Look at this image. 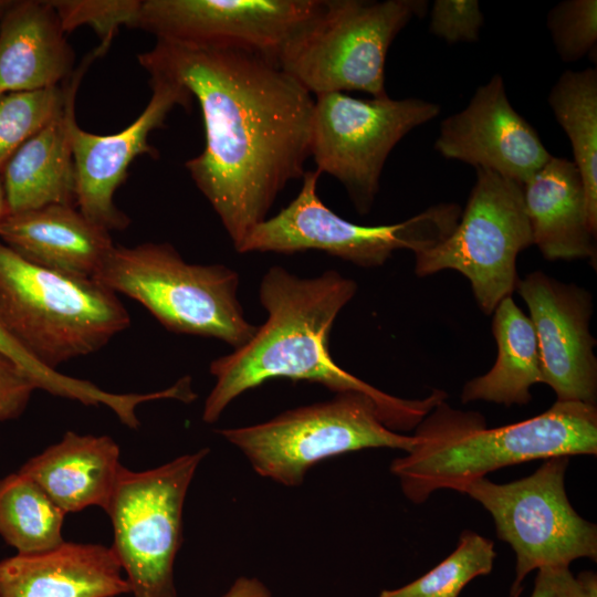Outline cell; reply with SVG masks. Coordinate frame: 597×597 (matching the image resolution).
Masks as SVG:
<instances>
[{
  "label": "cell",
  "instance_id": "cell-1",
  "mask_svg": "<svg viewBox=\"0 0 597 597\" xmlns=\"http://www.w3.org/2000/svg\"><path fill=\"white\" fill-rule=\"evenodd\" d=\"M137 60L198 101L205 148L185 167L238 251L306 171L313 95L277 62L248 50L156 39Z\"/></svg>",
  "mask_w": 597,
  "mask_h": 597
},
{
  "label": "cell",
  "instance_id": "cell-2",
  "mask_svg": "<svg viewBox=\"0 0 597 597\" xmlns=\"http://www.w3.org/2000/svg\"><path fill=\"white\" fill-rule=\"evenodd\" d=\"M356 291V282L335 270L301 277L282 266L270 268L259 289L268 318L247 344L210 363L214 385L202 420L213 423L234 399L268 380L290 379L317 383L335 394H366L378 404L389 429H415L446 400L443 390L433 389L422 399L396 397L346 371L331 356L332 327Z\"/></svg>",
  "mask_w": 597,
  "mask_h": 597
},
{
  "label": "cell",
  "instance_id": "cell-3",
  "mask_svg": "<svg viewBox=\"0 0 597 597\" xmlns=\"http://www.w3.org/2000/svg\"><path fill=\"white\" fill-rule=\"evenodd\" d=\"M416 444L390 471L405 496L423 503L438 490L458 489L492 471L537 459L597 453V407L555 401L546 411L488 428L475 411L439 402L415 428Z\"/></svg>",
  "mask_w": 597,
  "mask_h": 597
},
{
  "label": "cell",
  "instance_id": "cell-4",
  "mask_svg": "<svg viewBox=\"0 0 597 597\" xmlns=\"http://www.w3.org/2000/svg\"><path fill=\"white\" fill-rule=\"evenodd\" d=\"M129 324L113 291L94 279L33 264L0 240V328L42 366L57 371L100 350Z\"/></svg>",
  "mask_w": 597,
  "mask_h": 597
},
{
  "label": "cell",
  "instance_id": "cell-5",
  "mask_svg": "<svg viewBox=\"0 0 597 597\" xmlns=\"http://www.w3.org/2000/svg\"><path fill=\"white\" fill-rule=\"evenodd\" d=\"M94 280L137 301L176 334L216 338L235 349L258 329L239 301L235 270L189 263L166 242L114 245Z\"/></svg>",
  "mask_w": 597,
  "mask_h": 597
},
{
  "label": "cell",
  "instance_id": "cell-6",
  "mask_svg": "<svg viewBox=\"0 0 597 597\" xmlns=\"http://www.w3.org/2000/svg\"><path fill=\"white\" fill-rule=\"evenodd\" d=\"M426 0H324L279 65L315 96L360 91L387 96L385 63L398 33L428 12Z\"/></svg>",
  "mask_w": 597,
  "mask_h": 597
},
{
  "label": "cell",
  "instance_id": "cell-7",
  "mask_svg": "<svg viewBox=\"0 0 597 597\" xmlns=\"http://www.w3.org/2000/svg\"><path fill=\"white\" fill-rule=\"evenodd\" d=\"M218 433L245 455L259 475L285 486L301 485L313 465L335 455L370 448L409 452L416 444L413 434L389 429L378 404L358 391Z\"/></svg>",
  "mask_w": 597,
  "mask_h": 597
},
{
  "label": "cell",
  "instance_id": "cell-8",
  "mask_svg": "<svg viewBox=\"0 0 597 597\" xmlns=\"http://www.w3.org/2000/svg\"><path fill=\"white\" fill-rule=\"evenodd\" d=\"M317 170H306L297 196L280 212L259 223L237 252L294 254L317 250L363 268H377L397 250L415 254L443 241L457 226L462 208L433 205L394 224L363 226L336 214L317 193Z\"/></svg>",
  "mask_w": 597,
  "mask_h": 597
},
{
  "label": "cell",
  "instance_id": "cell-9",
  "mask_svg": "<svg viewBox=\"0 0 597 597\" xmlns=\"http://www.w3.org/2000/svg\"><path fill=\"white\" fill-rule=\"evenodd\" d=\"M568 463L569 457H553L525 478L509 483L479 478L457 491L491 514L498 537L514 551L512 587L534 569L597 559V526L575 511L565 490Z\"/></svg>",
  "mask_w": 597,
  "mask_h": 597
},
{
  "label": "cell",
  "instance_id": "cell-10",
  "mask_svg": "<svg viewBox=\"0 0 597 597\" xmlns=\"http://www.w3.org/2000/svg\"><path fill=\"white\" fill-rule=\"evenodd\" d=\"M475 182L452 232L436 247L415 254V273L444 270L470 282L485 315L516 291L517 255L533 245L522 185L488 169H475Z\"/></svg>",
  "mask_w": 597,
  "mask_h": 597
},
{
  "label": "cell",
  "instance_id": "cell-11",
  "mask_svg": "<svg viewBox=\"0 0 597 597\" xmlns=\"http://www.w3.org/2000/svg\"><path fill=\"white\" fill-rule=\"evenodd\" d=\"M208 453L203 448L140 472L122 467L105 512L114 528L112 547L134 597H177L174 564L185 499Z\"/></svg>",
  "mask_w": 597,
  "mask_h": 597
},
{
  "label": "cell",
  "instance_id": "cell-12",
  "mask_svg": "<svg viewBox=\"0 0 597 597\" xmlns=\"http://www.w3.org/2000/svg\"><path fill=\"white\" fill-rule=\"evenodd\" d=\"M440 114L436 103L416 97L356 98L327 93L314 98L310 156L316 170L337 179L356 211H370L385 163L412 129Z\"/></svg>",
  "mask_w": 597,
  "mask_h": 597
},
{
  "label": "cell",
  "instance_id": "cell-13",
  "mask_svg": "<svg viewBox=\"0 0 597 597\" xmlns=\"http://www.w3.org/2000/svg\"><path fill=\"white\" fill-rule=\"evenodd\" d=\"M324 0H143L135 28L178 43L234 48L279 63Z\"/></svg>",
  "mask_w": 597,
  "mask_h": 597
},
{
  "label": "cell",
  "instance_id": "cell-14",
  "mask_svg": "<svg viewBox=\"0 0 597 597\" xmlns=\"http://www.w3.org/2000/svg\"><path fill=\"white\" fill-rule=\"evenodd\" d=\"M148 74L150 100L123 130L97 135L82 129L75 119L71 124L75 206L85 218L107 231L123 230L130 223L128 216L114 203V195L127 179L136 157H158L156 148L148 143L150 133L165 127L174 107L188 108L193 100L177 81L158 73Z\"/></svg>",
  "mask_w": 597,
  "mask_h": 597
},
{
  "label": "cell",
  "instance_id": "cell-15",
  "mask_svg": "<svg viewBox=\"0 0 597 597\" xmlns=\"http://www.w3.org/2000/svg\"><path fill=\"white\" fill-rule=\"evenodd\" d=\"M516 291L527 305L535 331L543 384L554 390L556 401L596 406L597 358L596 339L589 331L590 293L542 271L519 280Z\"/></svg>",
  "mask_w": 597,
  "mask_h": 597
},
{
  "label": "cell",
  "instance_id": "cell-16",
  "mask_svg": "<svg viewBox=\"0 0 597 597\" xmlns=\"http://www.w3.org/2000/svg\"><path fill=\"white\" fill-rule=\"evenodd\" d=\"M433 148L446 159L494 171L520 185L552 156L511 105L500 74L480 85L462 111L440 123Z\"/></svg>",
  "mask_w": 597,
  "mask_h": 597
},
{
  "label": "cell",
  "instance_id": "cell-17",
  "mask_svg": "<svg viewBox=\"0 0 597 597\" xmlns=\"http://www.w3.org/2000/svg\"><path fill=\"white\" fill-rule=\"evenodd\" d=\"M96 57V52L92 51L66 82L62 112L27 140L0 170L9 214L50 205L75 206L71 124L75 119L81 80Z\"/></svg>",
  "mask_w": 597,
  "mask_h": 597
},
{
  "label": "cell",
  "instance_id": "cell-18",
  "mask_svg": "<svg viewBox=\"0 0 597 597\" xmlns=\"http://www.w3.org/2000/svg\"><path fill=\"white\" fill-rule=\"evenodd\" d=\"M113 549L64 542L0 561V597H115L130 593Z\"/></svg>",
  "mask_w": 597,
  "mask_h": 597
},
{
  "label": "cell",
  "instance_id": "cell-19",
  "mask_svg": "<svg viewBox=\"0 0 597 597\" xmlns=\"http://www.w3.org/2000/svg\"><path fill=\"white\" fill-rule=\"evenodd\" d=\"M0 240L33 264L85 279H94L115 245L109 231L71 205L8 214Z\"/></svg>",
  "mask_w": 597,
  "mask_h": 597
},
{
  "label": "cell",
  "instance_id": "cell-20",
  "mask_svg": "<svg viewBox=\"0 0 597 597\" xmlns=\"http://www.w3.org/2000/svg\"><path fill=\"white\" fill-rule=\"evenodd\" d=\"M74 63L51 2L12 0L0 15V93L61 86Z\"/></svg>",
  "mask_w": 597,
  "mask_h": 597
},
{
  "label": "cell",
  "instance_id": "cell-21",
  "mask_svg": "<svg viewBox=\"0 0 597 597\" xmlns=\"http://www.w3.org/2000/svg\"><path fill=\"white\" fill-rule=\"evenodd\" d=\"M522 189L533 245L542 255L549 261L587 259L596 268V233L574 161L551 156Z\"/></svg>",
  "mask_w": 597,
  "mask_h": 597
},
{
  "label": "cell",
  "instance_id": "cell-22",
  "mask_svg": "<svg viewBox=\"0 0 597 597\" xmlns=\"http://www.w3.org/2000/svg\"><path fill=\"white\" fill-rule=\"evenodd\" d=\"M122 467L119 448L111 437L67 431L18 472L32 479L66 514L92 505L106 511Z\"/></svg>",
  "mask_w": 597,
  "mask_h": 597
},
{
  "label": "cell",
  "instance_id": "cell-23",
  "mask_svg": "<svg viewBox=\"0 0 597 597\" xmlns=\"http://www.w3.org/2000/svg\"><path fill=\"white\" fill-rule=\"evenodd\" d=\"M492 333L498 347L494 365L465 383L461 401L525 406L532 400L531 388L543 383V376L533 324L512 296L494 310Z\"/></svg>",
  "mask_w": 597,
  "mask_h": 597
},
{
  "label": "cell",
  "instance_id": "cell-24",
  "mask_svg": "<svg viewBox=\"0 0 597 597\" xmlns=\"http://www.w3.org/2000/svg\"><path fill=\"white\" fill-rule=\"evenodd\" d=\"M548 105L568 136L586 196L588 222L597 233V70H566L552 86Z\"/></svg>",
  "mask_w": 597,
  "mask_h": 597
},
{
  "label": "cell",
  "instance_id": "cell-25",
  "mask_svg": "<svg viewBox=\"0 0 597 597\" xmlns=\"http://www.w3.org/2000/svg\"><path fill=\"white\" fill-rule=\"evenodd\" d=\"M65 513L29 476L0 479V535L17 554L32 555L64 543Z\"/></svg>",
  "mask_w": 597,
  "mask_h": 597
},
{
  "label": "cell",
  "instance_id": "cell-26",
  "mask_svg": "<svg viewBox=\"0 0 597 597\" xmlns=\"http://www.w3.org/2000/svg\"><path fill=\"white\" fill-rule=\"evenodd\" d=\"M496 557L494 543L471 530L460 534L455 549L418 579L378 597H458L465 585L491 573Z\"/></svg>",
  "mask_w": 597,
  "mask_h": 597
},
{
  "label": "cell",
  "instance_id": "cell-27",
  "mask_svg": "<svg viewBox=\"0 0 597 597\" xmlns=\"http://www.w3.org/2000/svg\"><path fill=\"white\" fill-rule=\"evenodd\" d=\"M66 83L51 88L0 93V170L8 159L63 109Z\"/></svg>",
  "mask_w": 597,
  "mask_h": 597
},
{
  "label": "cell",
  "instance_id": "cell-28",
  "mask_svg": "<svg viewBox=\"0 0 597 597\" xmlns=\"http://www.w3.org/2000/svg\"><path fill=\"white\" fill-rule=\"evenodd\" d=\"M65 33L91 27L100 38L96 51L102 56L119 27L135 28L140 0H50Z\"/></svg>",
  "mask_w": 597,
  "mask_h": 597
},
{
  "label": "cell",
  "instance_id": "cell-29",
  "mask_svg": "<svg viewBox=\"0 0 597 597\" xmlns=\"http://www.w3.org/2000/svg\"><path fill=\"white\" fill-rule=\"evenodd\" d=\"M546 25L562 61L576 62L596 52V0H564L555 4L546 15Z\"/></svg>",
  "mask_w": 597,
  "mask_h": 597
},
{
  "label": "cell",
  "instance_id": "cell-30",
  "mask_svg": "<svg viewBox=\"0 0 597 597\" xmlns=\"http://www.w3.org/2000/svg\"><path fill=\"white\" fill-rule=\"evenodd\" d=\"M0 353L11 358L30 377L36 389L77 400L84 405L93 404L98 396L96 385L42 366L21 349L1 328Z\"/></svg>",
  "mask_w": 597,
  "mask_h": 597
},
{
  "label": "cell",
  "instance_id": "cell-31",
  "mask_svg": "<svg viewBox=\"0 0 597 597\" xmlns=\"http://www.w3.org/2000/svg\"><path fill=\"white\" fill-rule=\"evenodd\" d=\"M484 23L478 0H436L429 32L448 43L476 42Z\"/></svg>",
  "mask_w": 597,
  "mask_h": 597
},
{
  "label": "cell",
  "instance_id": "cell-32",
  "mask_svg": "<svg viewBox=\"0 0 597 597\" xmlns=\"http://www.w3.org/2000/svg\"><path fill=\"white\" fill-rule=\"evenodd\" d=\"M531 597H597V575H574L567 566L543 567L537 569Z\"/></svg>",
  "mask_w": 597,
  "mask_h": 597
},
{
  "label": "cell",
  "instance_id": "cell-33",
  "mask_svg": "<svg viewBox=\"0 0 597 597\" xmlns=\"http://www.w3.org/2000/svg\"><path fill=\"white\" fill-rule=\"evenodd\" d=\"M35 389L30 377L0 353V422L22 415Z\"/></svg>",
  "mask_w": 597,
  "mask_h": 597
},
{
  "label": "cell",
  "instance_id": "cell-34",
  "mask_svg": "<svg viewBox=\"0 0 597 597\" xmlns=\"http://www.w3.org/2000/svg\"><path fill=\"white\" fill-rule=\"evenodd\" d=\"M223 597H273V595L260 579L241 576Z\"/></svg>",
  "mask_w": 597,
  "mask_h": 597
},
{
  "label": "cell",
  "instance_id": "cell-35",
  "mask_svg": "<svg viewBox=\"0 0 597 597\" xmlns=\"http://www.w3.org/2000/svg\"><path fill=\"white\" fill-rule=\"evenodd\" d=\"M9 214L7 199L2 186V181L0 178V222Z\"/></svg>",
  "mask_w": 597,
  "mask_h": 597
},
{
  "label": "cell",
  "instance_id": "cell-36",
  "mask_svg": "<svg viewBox=\"0 0 597 597\" xmlns=\"http://www.w3.org/2000/svg\"><path fill=\"white\" fill-rule=\"evenodd\" d=\"M522 590H523L522 586L511 587V593L509 597H520L522 594Z\"/></svg>",
  "mask_w": 597,
  "mask_h": 597
},
{
  "label": "cell",
  "instance_id": "cell-37",
  "mask_svg": "<svg viewBox=\"0 0 597 597\" xmlns=\"http://www.w3.org/2000/svg\"><path fill=\"white\" fill-rule=\"evenodd\" d=\"M12 0H0V13H2Z\"/></svg>",
  "mask_w": 597,
  "mask_h": 597
},
{
  "label": "cell",
  "instance_id": "cell-38",
  "mask_svg": "<svg viewBox=\"0 0 597 597\" xmlns=\"http://www.w3.org/2000/svg\"><path fill=\"white\" fill-rule=\"evenodd\" d=\"M0 15H1V13H0Z\"/></svg>",
  "mask_w": 597,
  "mask_h": 597
}]
</instances>
